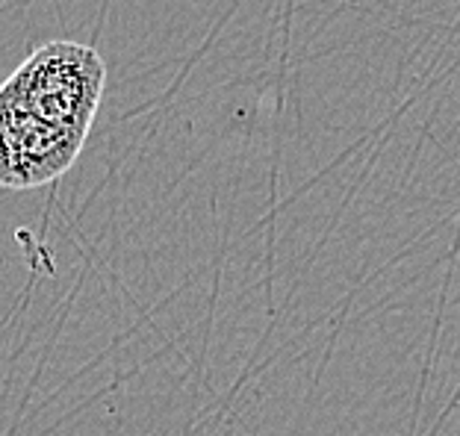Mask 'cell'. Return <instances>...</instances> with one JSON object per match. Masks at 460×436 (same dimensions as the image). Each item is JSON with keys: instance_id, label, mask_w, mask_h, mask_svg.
I'll return each instance as SVG.
<instances>
[{"instance_id": "obj_1", "label": "cell", "mask_w": 460, "mask_h": 436, "mask_svg": "<svg viewBox=\"0 0 460 436\" xmlns=\"http://www.w3.org/2000/svg\"><path fill=\"white\" fill-rule=\"evenodd\" d=\"M103 77L107 68L95 48L77 41H50L39 48L0 92L36 118L89 136L103 95Z\"/></svg>"}, {"instance_id": "obj_2", "label": "cell", "mask_w": 460, "mask_h": 436, "mask_svg": "<svg viewBox=\"0 0 460 436\" xmlns=\"http://www.w3.org/2000/svg\"><path fill=\"white\" fill-rule=\"evenodd\" d=\"M86 133L57 127L21 109L0 92V186L33 189L77 162Z\"/></svg>"}]
</instances>
